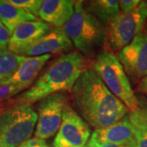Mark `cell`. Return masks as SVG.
<instances>
[{
	"label": "cell",
	"instance_id": "1",
	"mask_svg": "<svg viewBox=\"0 0 147 147\" xmlns=\"http://www.w3.org/2000/svg\"><path fill=\"white\" fill-rule=\"evenodd\" d=\"M71 93L76 112L96 129L115 123L129 112L92 69H84Z\"/></svg>",
	"mask_w": 147,
	"mask_h": 147
},
{
	"label": "cell",
	"instance_id": "2",
	"mask_svg": "<svg viewBox=\"0 0 147 147\" xmlns=\"http://www.w3.org/2000/svg\"><path fill=\"white\" fill-rule=\"evenodd\" d=\"M85 62V57L79 52L62 54L49 65L30 89L19 96V104L30 105L48 96L71 91L84 72Z\"/></svg>",
	"mask_w": 147,
	"mask_h": 147
},
{
	"label": "cell",
	"instance_id": "3",
	"mask_svg": "<svg viewBox=\"0 0 147 147\" xmlns=\"http://www.w3.org/2000/svg\"><path fill=\"white\" fill-rule=\"evenodd\" d=\"M62 29L84 57L97 55L105 46L106 27L85 10L82 1L74 2L73 16Z\"/></svg>",
	"mask_w": 147,
	"mask_h": 147
},
{
	"label": "cell",
	"instance_id": "4",
	"mask_svg": "<svg viewBox=\"0 0 147 147\" xmlns=\"http://www.w3.org/2000/svg\"><path fill=\"white\" fill-rule=\"evenodd\" d=\"M92 69L99 76L112 94L126 105L129 111H134L139 108L140 101L115 53L108 50H101L96 56Z\"/></svg>",
	"mask_w": 147,
	"mask_h": 147
},
{
	"label": "cell",
	"instance_id": "5",
	"mask_svg": "<svg viewBox=\"0 0 147 147\" xmlns=\"http://www.w3.org/2000/svg\"><path fill=\"white\" fill-rule=\"evenodd\" d=\"M37 113L30 105L17 104L0 115V147H19L31 137Z\"/></svg>",
	"mask_w": 147,
	"mask_h": 147
},
{
	"label": "cell",
	"instance_id": "6",
	"mask_svg": "<svg viewBox=\"0 0 147 147\" xmlns=\"http://www.w3.org/2000/svg\"><path fill=\"white\" fill-rule=\"evenodd\" d=\"M147 20V1H141L139 5L128 13L120 11L106 26L105 47L111 53H119L142 31Z\"/></svg>",
	"mask_w": 147,
	"mask_h": 147
},
{
	"label": "cell",
	"instance_id": "7",
	"mask_svg": "<svg viewBox=\"0 0 147 147\" xmlns=\"http://www.w3.org/2000/svg\"><path fill=\"white\" fill-rule=\"evenodd\" d=\"M67 104L68 96L65 92H58L38 100L35 137L46 140L57 133Z\"/></svg>",
	"mask_w": 147,
	"mask_h": 147
},
{
	"label": "cell",
	"instance_id": "8",
	"mask_svg": "<svg viewBox=\"0 0 147 147\" xmlns=\"http://www.w3.org/2000/svg\"><path fill=\"white\" fill-rule=\"evenodd\" d=\"M91 136L89 125L74 110L66 105L62 121L53 142V147H84Z\"/></svg>",
	"mask_w": 147,
	"mask_h": 147
},
{
	"label": "cell",
	"instance_id": "9",
	"mask_svg": "<svg viewBox=\"0 0 147 147\" xmlns=\"http://www.w3.org/2000/svg\"><path fill=\"white\" fill-rule=\"evenodd\" d=\"M116 57L129 80L137 84L147 76V37L139 33Z\"/></svg>",
	"mask_w": 147,
	"mask_h": 147
},
{
	"label": "cell",
	"instance_id": "10",
	"mask_svg": "<svg viewBox=\"0 0 147 147\" xmlns=\"http://www.w3.org/2000/svg\"><path fill=\"white\" fill-rule=\"evenodd\" d=\"M73 48L70 41L61 28H53L41 38L29 46L14 52L23 57H39L54 53H68Z\"/></svg>",
	"mask_w": 147,
	"mask_h": 147
},
{
	"label": "cell",
	"instance_id": "11",
	"mask_svg": "<svg viewBox=\"0 0 147 147\" xmlns=\"http://www.w3.org/2000/svg\"><path fill=\"white\" fill-rule=\"evenodd\" d=\"M89 141L111 143L119 146H131L136 144L134 131L127 115L110 126L95 129Z\"/></svg>",
	"mask_w": 147,
	"mask_h": 147
},
{
	"label": "cell",
	"instance_id": "12",
	"mask_svg": "<svg viewBox=\"0 0 147 147\" xmlns=\"http://www.w3.org/2000/svg\"><path fill=\"white\" fill-rule=\"evenodd\" d=\"M51 28L47 23L40 21H30L22 23L16 27L11 35L8 50L15 51L29 46L50 31Z\"/></svg>",
	"mask_w": 147,
	"mask_h": 147
},
{
	"label": "cell",
	"instance_id": "13",
	"mask_svg": "<svg viewBox=\"0 0 147 147\" xmlns=\"http://www.w3.org/2000/svg\"><path fill=\"white\" fill-rule=\"evenodd\" d=\"M51 55L39 57H23L21 56L19 66L12 77L3 85L16 84L29 88L36 79L45 64L50 60Z\"/></svg>",
	"mask_w": 147,
	"mask_h": 147
},
{
	"label": "cell",
	"instance_id": "14",
	"mask_svg": "<svg viewBox=\"0 0 147 147\" xmlns=\"http://www.w3.org/2000/svg\"><path fill=\"white\" fill-rule=\"evenodd\" d=\"M74 2L70 0H43L38 16L57 28L63 27L74 14Z\"/></svg>",
	"mask_w": 147,
	"mask_h": 147
},
{
	"label": "cell",
	"instance_id": "15",
	"mask_svg": "<svg viewBox=\"0 0 147 147\" xmlns=\"http://www.w3.org/2000/svg\"><path fill=\"white\" fill-rule=\"evenodd\" d=\"M84 8L107 26V25L120 12L119 1L116 0H93L83 2Z\"/></svg>",
	"mask_w": 147,
	"mask_h": 147
},
{
	"label": "cell",
	"instance_id": "16",
	"mask_svg": "<svg viewBox=\"0 0 147 147\" xmlns=\"http://www.w3.org/2000/svg\"><path fill=\"white\" fill-rule=\"evenodd\" d=\"M0 21L11 34L16 27L22 23L37 21V16L12 5L8 0H0Z\"/></svg>",
	"mask_w": 147,
	"mask_h": 147
},
{
	"label": "cell",
	"instance_id": "17",
	"mask_svg": "<svg viewBox=\"0 0 147 147\" xmlns=\"http://www.w3.org/2000/svg\"><path fill=\"white\" fill-rule=\"evenodd\" d=\"M134 131L137 147H147V106L139 107L127 114Z\"/></svg>",
	"mask_w": 147,
	"mask_h": 147
},
{
	"label": "cell",
	"instance_id": "18",
	"mask_svg": "<svg viewBox=\"0 0 147 147\" xmlns=\"http://www.w3.org/2000/svg\"><path fill=\"white\" fill-rule=\"evenodd\" d=\"M21 56L8 48L0 49V85H3L12 77L19 66Z\"/></svg>",
	"mask_w": 147,
	"mask_h": 147
},
{
	"label": "cell",
	"instance_id": "19",
	"mask_svg": "<svg viewBox=\"0 0 147 147\" xmlns=\"http://www.w3.org/2000/svg\"><path fill=\"white\" fill-rule=\"evenodd\" d=\"M16 7L36 16L41 8L42 0H8Z\"/></svg>",
	"mask_w": 147,
	"mask_h": 147
},
{
	"label": "cell",
	"instance_id": "20",
	"mask_svg": "<svg viewBox=\"0 0 147 147\" xmlns=\"http://www.w3.org/2000/svg\"><path fill=\"white\" fill-rule=\"evenodd\" d=\"M26 88L25 86L16 84L0 85V102L10 99L11 97L15 96Z\"/></svg>",
	"mask_w": 147,
	"mask_h": 147
},
{
	"label": "cell",
	"instance_id": "21",
	"mask_svg": "<svg viewBox=\"0 0 147 147\" xmlns=\"http://www.w3.org/2000/svg\"><path fill=\"white\" fill-rule=\"evenodd\" d=\"M140 3V0H120L119 1V10H121L122 12L128 13L134 10Z\"/></svg>",
	"mask_w": 147,
	"mask_h": 147
},
{
	"label": "cell",
	"instance_id": "22",
	"mask_svg": "<svg viewBox=\"0 0 147 147\" xmlns=\"http://www.w3.org/2000/svg\"><path fill=\"white\" fill-rule=\"evenodd\" d=\"M11 33L0 21V49L7 48L11 38Z\"/></svg>",
	"mask_w": 147,
	"mask_h": 147
},
{
	"label": "cell",
	"instance_id": "23",
	"mask_svg": "<svg viewBox=\"0 0 147 147\" xmlns=\"http://www.w3.org/2000/svg\"><path fill=\"white\" fill-rule=\"evenodd\" d=\"M21 146L24 147H49L45 140L38 138L36 137L30 138L26 142L21 144Z\"/></svg>",
	"mask_w": 147,
	"mask_h": 147
},
{
	"label": "cell",
	"instance_id": "24",
	"mask_svg": "<svg viewBox=\"0 0 147 147\" xmlns=\"http://www.w3.org/2000/svg\"><path fill=\"white\" fill-rule=\"evenodd\" d=\"M88 147H130L131 146H119L111 143H105V142H95L88 141L87 144ZM134 145V144H133Z\"/></svg>",
	"mask_w": 147,
	"mask_h": 147
},
{
	"label": "cell",
	"instance_id": "25",
	"mask_svg": "<svg viewBox=\"0 0 147 147\" xmlns=\"http://www.w3.org/2000/svg\"><path fill=\"white\" fill-rule=\"evenodd\" d=\"M137 91L147 96V76L137 84Z\"/></svg>",
	"mask_w": 147,
	"mask_h": 147
},
{
	"label": "cell",
	"instance_id": "26",
	"mask_svg": "<svg viewBox=\"0 0 147 147\" xmlns=\"http://www.w3.org/2000/svg\"><path fill=\"white\" fill-rule=\"evenodd\" d=\"M142 33L147 37V20L145 22V25H144V26H143V29H142Z\"/></svg>",
	"mask_w": 147,
	"mask_h": 147
},
{
	"label": "cell",
	"instance_id": "27",
	"mask_svg": "<svg viewBox=\"0 0 147 147\" xmlns=\"http://www.w3.org/2000/svg\"><path fill=\"white\" fill-rule=\"evenodd\" d=\"M130 147H137V144H134V145H131Z\"/></svg>",
	"mask_w": 147,
	"mask_h": 147
},
{
	"label": "cell",
	"instance_id": "28",
	"mask_svg": "<svg viewBox=\"0 0 147 147\" xmlns=\"http://www.w3.org/2000/svg\"><path fill=\"white\" fill-rule=\"evenodd\" d=\"M84 147H88V145H86V146H84Z\"/></svg>",
	"mask_w": 147,
	"mask_h": 147
},
{
	"label": "cell",
	"instance_id": "29",
	"mask_svg": "<svg viewBox=\"0 0 147 147\" xmlns=\"http://www.w3.org/2000/svg\"><path fill=\"white\" fill-rule=\"evenodd\" d=\"M19 147H24V146H19Z\"/></svg>",
	"mask_w": 147,
	"mask_h": 147
}]
</instances>
